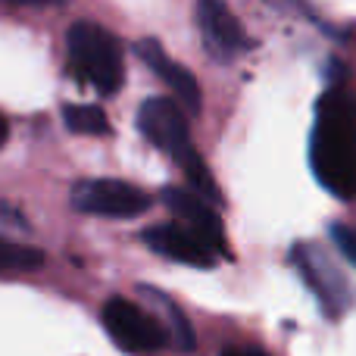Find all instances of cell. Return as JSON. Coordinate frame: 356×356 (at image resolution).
Returning a JSON list of instances; mask_svg holds the SVG:
<instances>
[{
  "mask_svg": "<svg viewBox=\"0 0 356 356\" xmlns=\"http://www.w3.org/2000/svg\"><path fill=\"white\" fill-rule=\"evenodd\" d=\"M163 203L175 213L178 225H184L188 232H194L197 238H203L219 257H228L225 228H222L219 213L207 203V197H200L191 188H175V184H169V188H163Z\"/></svg>",
  "mask_w": 356,
  "mask_h": 356,
  "instance_id": "cell-8",
  "label": "cell"
},
{
  "mask_svg": "<svg viewBox=\"0 0 356 356\" xmlns=\"http://www.w3.org/2000/svg\"><path fill=\"white\" fill-rule=\"evenodd\" d=\"M104 328L110 334V341L119 350L131 356H154L163 347H169V332L154 313H147L144 307H138L135 300L125 297H110L104 303Z\"/></svg>",
  "mask_w": 356,
  "mask_h": 356,
  "instance_id": "cell-4",
  "label": "cell"
},
{
  "mask_svg": "<svg viewBox=\"0 0 356 356\" xmlns=\"http://www.w3.org/2000/svg\"><path fill=\"white\" fill-rule=\"evenodd\" d=\"M222 356H266V353L257 350V347H228Z\"/></svg>",
  "mask_w": 356,
  "mask_h": 356,
  "instance_id": "cell-15",
  "label": "cell"
},
{
  "mask_svg": "<svg viewBox=\"0 0 356 356\" xmlns=\"http://www.w3.org/2000/svg\"><path fill=\"white\" fill-rule=\"evenodd\" d=\"M194 19L200 29L203 47L213 60L219 63H232L250 47L244 25L234 19V13L228 10L225 0H197L194 6Z\"/></svg>",
  "mask_w": 356,
  "mask_h": 356,
  "instance_id": "cell-7",
  "label": "cell"
},
{
  "mask_svg": "<svg viewBox=\"0 0 356 356\" xmlns=\"http://www.w3.org/2000/svg\"><path fill=\"white\" fill-rule=\"evenodd\" d=\"M141 241L154 253H160V257L172 259V263L194 266V269H213V266L219 263V253H216L203 238H197L194 232L178 225V222H163V225L144 228Z\"/></svg>",
  "mask_w": 356,
  "mask_h": 356,
  "instance_id": "cell-9",
  "label": "cell"
},
{
  "mask_svg": "<svg viewBox=\"0 0 356 356\" xmlns=\"http://www.w3.org/2000/svg\"><path fill=\"white\" fill-rule=\"evenodd\" d=\"M135 54L141 56L144 66H147L150 72H154L156 79H160L163 85H166L169 91L175 94V100H181V104L188 106L191 113H200L203 97H200V85H197V79L181 66V63H175L172 56H169L166 50L160 47V41H154V38H144V41L135 44Z\"/></svg>",
  "mask_w": 356,
  "mask_h": 356,
  "instance_id": "cell-10",
  "label": "cell"
},
{
  "mask_svg": "<svg viewBox=\"0 0 356 356\" xmlns=\"http://www.w3.org/2000/svg\"><path fill=\"white\" fill-rule=\"evenodd\" d=\"M138 129L154 141V147L160 150V154L172 156L178 166L184 169V175H188V181H191V191H197V194L207 197V200H219V184L213 181L203 156L197 154L194 141H191L188 119L181 116L175 100H169V97L144 100L141 110H138Z\"/></svg>",
  "mask_w": 356,
  "mask_h": 356,
  "instance_id": "cell-2",
  "label": "cell"
},
{
  "mask_svg": "<svg viewBox=\"0 0 356 356\" xmlns=\"http://www.w3.org/2000/svg\"><path fill=\"white\" fill-rule=\"evenodd\" d=\"M328 234H332L334 247L344 253V259L356 269V228L353 225H344V222H334V225L328 228Z\"/></svg>",
  "mask_w": 356,
  "mask_h": 356,
  "instance_id": "cell-14",
  "label": "cell"
},
{
  "mask_svg": "<svg viewBox=\"0 0 356 356\" xmlns=\"http://www.w3.org/2000/svg\"><path fill=\"white\" fill-rule=\"evenodd\" d=\"M10 3H22V6H41V3H56V0H10Z\"/></svg>",
  "mask_w": 356,
  "mask_h": 356,
  "instance_id": "cell-17",
  "label": "cell"
},
{
  "mask_svg": "<svg viewBox=\"0 0 356 356\" xmlns=\"http://www.w3.org/2000/svg\"><path fill=\"white\" fill-rule=\"evenodd\" d=\"M44 266V253L38 247L16 244L0 234V272H35Z\"/></svg>",
  "mask_w": 356,
  "mask_h": 356,
  "instance_id": "cell-13",
  "label": "cell"
},
{
  "mask_svg": "<svg viewBox=\"0 0 356 356\" xmlns=\"http://www.w3.org/2000/svg\"><path fill=\"white\" fill-rule=\"evenodd\" d=\"M63 122L75 135H97V138L110 135V119L94 104H66L63 106Z\"/></svg>",
  "mask_w": 356,
  "mask_h": 356,
  "instance_id": "cell-12",
  "label": "cell"
},
{
  "mask_svg": "<svg viewBox=\"0 0 356 356\" xmlns=\"http://www.w3.org/2000/svg\"><path fill=\"white\" fill-rule=\"evenodd\" d=\"M291 263L300 272V278L307 282V288L316 294L319 307L325 309L328 319H338L347 309L353 307V288L344 278V272L334 266V259L322 250L319 244H309V241H300L291 250Z\"/></svg>",
  "mask_w": 356,
  "mask_h": 356,
  "instance_id": "cell-5",
  "label": "cell"
},
{
  "mask_svg": "<svg viewBox=\"0 0 356 356\" xmlns=\"http://www.w3.org/2000/svg\"><path fill=\"white\" fill-rule=\"evenodd\" d=\"M72 207L110 219H131L150 207V197L122 178H81L72 188Z\"/></svg>",
  "mask_w": 356,
  "mask_h": 356,
  "instance_id": "cell-6",
  "label": "cell"
},
{
  "mask_svg": "<svg viewBox=\"0 0 356 356\" xmlns=\"http://www.w3.org/2000/svg\"><path fill=\"white\" fill-rule=\"evenodd\" d=\"M6 138H10V125H6V119L0 116V147L6 144Z\"/></svg>",
  "mask_w": 356,
  "mask_h": 356,
  "instance_id": "cell-16",
  "label": "cell"
},
{
  "mask_svg": "<svg viewBox=\"0 0 356 356\" xmlns=\"http://www.w3.org/2000/svg\"><path fill=\"white\" fill-rule=\"evenodd\" d=\"M141 294L147 297L156 309H160L163 325H166V332H169V344H172L175 350H181V353L194 350V344H197L194 328L188 325V319H184V313L178 309V303L172 300V297H166L163 291H154V288H141Z\"/></svg>",
  "mask_w": 356,
  "mask_h": 356,
  "instance_id": "cell-11",
  "label": "cell"
},
{
  "mask_svg": "<svg viewBox=\"0 0 356 356\" xmlns=\"http://www.w3.org/2000/svg\"><path fill=\"white\" fill-rule=\"evenodd\" d=\"M309 166L316 181L338 200L356 194V100L344 88H328L316 106Z\"/></svg>",
  "mask_w": 356,
  "mask_h": 356,
  "instance_id": "cell-1",
  "label": "cell"
},
{
  "mask_svg": "<svg viewBox=\"0 0 356 356\" xmlns=\"http://www.w3.org/2000/svg\"><path fill=\"white\" fill-rule=\"evenodd\" d=\"M66 54L72 63V72L94 88L97 94H116L125 79L122 50L119 41L91 19H79L66 31Z\"/></svg>",
  "mask_w": 356,
  "mask_h": 356,
  "instance_id": "cell-3",
  "label": "cell"
}]
</instances>
